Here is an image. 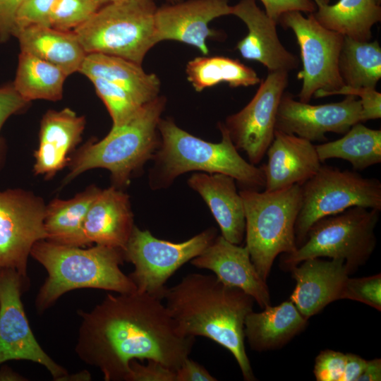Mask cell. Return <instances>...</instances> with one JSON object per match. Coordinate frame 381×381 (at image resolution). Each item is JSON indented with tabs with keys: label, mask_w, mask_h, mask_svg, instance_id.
<instances>
[{
	"label": "cell",
	"mask_w": 381,
	"mask_h": 381,
	"mask_svg": "<svg viewBox=\"0 0 381 381\" xmlns=\"http://www.w3.org/2000/svg\"><path fill=\"white\" fill-rule=\"evenodd\" d=\"M25 0H0V42L14 35L16 13Z\"/></svg>",
	"instance_id": "42"
},
{
	"label": "cell",
	"mask_w": 381,
	"mask_h": 381,
	"mask_svg": "<svg viewBox=\"0 0 381 381\" xmlns=\"http://www.w3.org/2000/svg\"><path fill=\"white\" fill-rule=\"evenodd\" d=\"M56 0H25L19 8L15 20L16 33L31 25L51 27V14Z\"/></svg>",
	"instance_id": "36"
},
{
	"label": "cell",
	"mask_w": 381,
	"mask_h": 381,
	"mask_svg": "<svg viewBox=\"0 0 381 381\" xmlns=\"http://www.w3.org/2000/svg\"><path fill=\"white\" fill-rule=\"evenodd\" d=\"M263 311H251L244 322V334L250 347L257 351L282 347L303 331L308 320L289 299Z\"/></svg>",
	"instance_id": "24"
},
{
	"label": "cell",
	"mask_w": 381,
	"mask_h": 381,
	"mask_svg": "<svg viewBox=\"0 0 381 381\" xmlns=\"http://www.w3.org/2000/svg\"><path fill=\"white\" fill-rule=\"evenodd\" d=\"M68 75L58 66L30 54L20 52L13 85L28 102L61 99Z\"/></svg>",
	"instance_id": "30"
},
{
	"label": "cell",
	"mask_w": 381,
	"mask_h": 381,
	"mask_svg": "<svg viewBox=\"0 0 381 381\" xmlns=\"http://www.w3.org/2000/svg\"><path fill=\"white\" fill-rule=\"evenodd\" d=\"M153 0H125L101 6L73 30L87 54L102 53L142 64L157 44Z\"/></svg>",
	"instance_id": "7"
},
{
	"label": "cell",
	"mask_w": 381,
	"mask_h": 381,
	"mask_svg": "<svg viewBox=\"0 0 381 381\" xmlns=\"http://www.w3.org/2000/svg\"><path fill=\"white\" fill-rule=\"evenodd\" d=\"M231 15L240 18L248 29L236 47L243 59L260 63L269 72L289 73L298 68V56L282 45L277 24L258 6L255 0H240L232 6Z\"/></svg>",
	"instance_id": "17"
},
{
	"label": "cell",
	"mask_w": 381,
	"mask_h": 381,
	"mask_svg": "<svg viewBox=\"0 0 381 381\" xmlns=\"http://www.w3.org/2000/svg\"><path fill=\"white\" fill-rule=\"evenodd\" d=\"M78 315L75 353L106 381L126 380L133 360H155L176 371L195 342L180 332L162 300L146 293L107 294Z\"/></svg>",
	"instance_id": "1"
},
{
	"label": "cell",
	"mask_w": 381,
	"mask_h": 381,
	"mask_svg": "<svg viewBox=\"0 0 381 381\" xmlns=\"http://www.w3.org/2000/svg\"><path fill=\"white\" fill-rule=\"evenodd\" d=\"M288 83V72H269L251 100L222 122L236 148L253 165L261 162L273 140L277 110Z\"/></svg>",
	"instance_id": "13"
},
{
	"label": "cell",
	"mask_w": 381,
	"mask_h": 381,
	"mask_svg": "<svg viewBox=\"0 0 381 381\" xmlns=\"http://www.w3.org/2000/svg\"><path fill=\"white\" fill-rule=\"evenodd\" d=\"M166 102V98L159 95L127 122L111 127L102 140L82 146L70 159L64 183L86 171L101 168L110 172L113 186L118 188L127 186L133 174L152 159L159 146L158 124Z\"/></svg>",
	"instance_id": "5"
},
{
	"label": "cell",
	"mask_w": 381,
	"mask_h": 381,
	"mask_svg": "<svg viewBox=\"0 0 381 381\" xmlns=\"http://www.w3.org/2000/svg\"><path fill=\"white\" fill-rule=\"evenodd\" d=\"M202 365L186 358L176 370L175 381H217Z\"/></svg>",
	"instance_id": "43"
},
{
	"label": "cell",
	"mask_w": 381,
	"mask_h": 381,
	"mask_svg": "<svg viewBox=\"0 0 381 381\" xmlns=\"http://www.w3.org/2000/svg\"><path fill=\"white\" fill-rule=\"evenodd\" d=\"M325 28L358 41H370L372 28L381 20V7L374 0H339L313 13Z\"/></svg>",
	"instance_id": "28"
},
{
	"label": "cell",
	"mask_w": 381,
	"mask_h": 381,
	"mask_svg": "<svg viewBox=\"0 0 381 381\" xmlns=\"http://www.w3.org/2000/svg\"><path fill=\"white\" fill-rule=\"evenodd\" d=\"M129 196L112 186L101 190L90 206L84 223L88 244L123 250L134 227Z\"/></svg>",
	"instance_id": "22"
},
{
	"label": "cell",
	"mask_w": 381,
	"mask_h": 381,
	"mask_svg": "<svg viewBox=\"0 0 381 381\" xmlns=\"http://www.w3.org/2000/svg\"><path fill=\"white\" fill-rule=\"evenodd\" d=\"M346 354L334 350L321 351L315 358L313 373L317 381H341Z\"/></svg>",
	"instance_id": "37"
},
{
	"label": "cell",
	"mask_w": 381,
	"mask_h": 381,
	"mask_svg": "<svg viewBox=\"0 0 381 381\" xmlns=\"http://www.w3.org/2000/svg\"><path fill=\"white\" fill-rule=\"evenodd\" d=\"M29 102L23 98L13 84L0 87V131L6 121L12 115L23 109ZM0 138V146H1Z\"/></svg>",
	"instance_id": "41"
},
{
	"label": "cell",
	"mask_w": 381,
	"mask_h": 381,
	"mask_svg": "<svg viewBox=\"0 0 381 381\" xmlns=\"http://www.w3.org/2000/svg\"><path fill=\"white\" fill-rule=\"evenodd\" d=\"M190 263L207 269L224 284L241 289L250 295L261 308L270 305L266 282L257 272L248 250L226 240L222 235L213 241Z\"/></svg>",
	"instance_id": "18"
},
{
	"label": "cell",
	"mask_w": 381,
	"mask_h": 381,
	"mask_svg": "<svg viewBox=\"0 0 381 381\" xmlns=\"http://www.w3.org/2000/svg\"><path fill=\"white\" fill-rule=\"evenodd\" d=\"M219 143H210L179 127L171 118L160 119V144L152 160L149 183L153 190L169 187L180 175L191 171L223 174L233 177L243 189L265 188L262 167L245 160L233 144L222 122Z\"/></svg>",
	"instance_id": "3"
},
{
	"label": "cell",
	"mask_w": 381,
	"mask_h": 381,
	"mask_svg": "<svg viewBox=\"0 0 381 381\" xmlns=\"http://www.w3.org/2000/svg\"><path fill=\"white\" fill-rule=\"evenodd\" d=\"M361 103L355 95L341 102L313 105L296 100L284 92L277 110L275 130L293 134L310 142H327V133L345 134L361 123Z\"/></svg>",
	"instance_id": "15"
},
{
	"label": "cell",
	"mask_w": 381,
	"mask_h": 381,
	"mask_svg": "<svg viewBox=\"0 0 381 381\" xmlns=\"http://www.w3.org/2000/svg\"><path fill=\"white\" fill-rule=\"evenodd\" d=\"M367 361L358 355L346 353V361L341 381H357Z\"/></svg>",
	"instance_id": "44"
},
{
	"label": "cell",
	"mask_w": 381,
	"mask_h": 381,
	"mask_svg": "<svg viewBox=\"0 0 381 381\" xmlns=\"http://www.w3.org/2000/svg\"><path fill=\"white\" fill-rule=\"evenodd\" d=\"M289 270L296 281L289 299L307 320L330 303L341 299L350 274L344 261L341 259H307Z\"/></svg>",
	"instance_id": "19"
},
{
	"label": "cell",
	"mask_w": 381,
	"mask_h": 381,
	"mask_svg": "<svg viewBox=\"0 0 381 381\" xmlns=\"http://www.w3.org/2000/svg\"><path fill=\"white\" fill-rule=\"evenodd\" d=\"M380 212L352 207L318 220L301 246L294 252L282 255V267L289 270L307 259L327 257L344 260L351 274L363 265L374 251L375 229Z\"/></svg>",
	"instance_id": "8"
},
{
	"label": "cell",
	"mask_w": 381,
	"mask_h": 381,
	"mask_svg": "<svg viewBox=\"0 0 381 381\" xmlns=\"http://www.w3.org/2000/svg\"><path fill=\"white\" fill-rule=\"evenodd\" d=\"M28 279L12 269L0 270V365L25 360L45 367L54 380L68 371L43 350L35 337L21 300Z\"/></svg>",
	"instance_id": "14"
},
{
	"label": "cell",
	"mask_w": 381,
	"mask_h": 381,
	"mask_svg": "<svg viewBox=\"0 0 381 381\" xmlns=\"http://www.w3.org/2000/svg\"><path fill=\"white\" fill-rule=\"evenodd\" d=\"M278 24L292 30L300 48L302 69L297 78L303 83L298 100L309 103L313 97L334 95L344 86L338 67L344 35L322 26L313 13L305 17L299 11L286 12Z\"/></svg>",
	"instance_id": "10"
},
{
	"label": "cell",
	"mask_w": 381,
	"mask_h": 381,
	"mask_svg": "<svg viewBox=\"0 0 381 381\" xmlns=\"http://www.w3.org/2000/svg\"><path fill=\"white\" fill-rule=\"evenodd\" d=\"M341 299H350L365 303L381 310V274L361 278L348 277Z\"/></svg>",
	"instance_id": "35"
},
{
	"label": "cell",
	"mask_w": 381,
	"mask_h": 381,
	"mask_svg": "<svg viewBox=\"0 0 381 381\" xmlns=\"http://www.w3.org/2000/svg\"><path fill=\"white\" fill-rule=\"evenodd\" d=\"M266 154L267 162L262 167L267 191L301 185L322 166L312 142L277 130Z\"/></svg>",
	"instance_id": "20"
},
{
	"label": "cell",
	"mask_w": 381,
	"mask_h": 381,
	"mask_svg": "<svg viewBox=\"0 0 381 381\" xmlns=\"http://www.w3.org/2000/svg\"><path fill=\"white\" fill-rule=\"evenodd\" d=\"M187 79L197 92L222 83L231 87H248L260 83L256 72L237 59L226 56H198L186 67Z\"/></svg>",
	"instance_id": "31"
},
{
	"label": "cell",
	"mask_w": 381,
	"mask_h": 381,
	"mask_svg": "<svg viewBox=\"0 0 381 381\" xmlns=\"http://www.w3.org/2000/svg\"><path fill=\"white\" fill-rule=\"evenodd\" d=\"M235 181L226 174L204 172L192 174L188 185L206 202L222 236L228 241L240 245L245 236L246 219L243 200Z\"/></svg>",
	"instance_id": "23"
},
{
	"label": "cell",
	"mask_w": 381,
	"mask_h": 381,
	"mask_svg": "<svg viewBox=\"0 0 381 381\" xmlns=\"http://www.w3.org/2000/svg\"><path fill=\"white\" fill-rule=\"evenodd\" d=\"M381 380V360L375 358L367 361L365 368L357 381Z\"/></svg>",
	"instance_id": "45"
},
{
	"label": "cell",
	"mask_w": 381,
	"mask_h": 381,
	"mask_svg": "<svg viewBox=\"0 0 381 381\" xmlns=\"http://www.w3.org/2000/svg\"><path fill=\"white\" fill-rule=\"evenodd\" d=\"M217 233L211 227L185 241L174 243L159 239L148 230L134 226L123 253L124 260L134 266L128 276L137 291L162 301L167 281L183 264L202 253Z\"/></svg>",
	"instance_id": "11"
},
{
	"label": "cell",
	"mask_w": 381,
	"mask_h": 381,
	"mask_svg": "<svg viewBox=\"0 0 381 381\" xmlns=\"http://www.w3.org/2000/svg\"><path fill=\"white\" fill-rule=\"evenodd\" d=\"M99 8L97 0H56L51 14V27L64 31L74 30Z\"/></svg>",
	"instance_id": "34"
},
{
	"label": "cell",
	"mask_w": 381,
	"mask_h": 381,
	"mask_svg": "<svg viewBox=\"0 0 381 381\" xmlns=\"http://www.w3.org/2000/svg\"><path fill=\"white\" fill-rule=\"evenodd\" d=\"M89 79L109 113L112 127L127 122L144 105L128 91L113 83L97 77Z\"/></svg>",
	"instance_id": "33"
},
{
	"label": "cell",
	"mask_w": 381,
	"mask_h": 381,
	"mask_svg": "<svg viewBox=\"0 0 381 381\" xmlns=\"http://www.w3.org/2000/svg\"><path fill=\"white\" fill-rule=\"evenodd\" d=\"M163 299L183 335L202 336L222 346L235 358L243 379L255 380L244 344V322L254 303L250 295L214 275L192 273L167 289Z\"/></svg>",
	"instance_id": "2"
},
{
	"label": "cell",
	"mask_w": 381,
	"mask_h": 381,
	"mask_svg": "<svg viewBox=\"0 0 381 381\" xmlns=\"http://www.w3.org/2000/svg\"><path fill=\"white\" fill-rule=\"evenodd\" d=\"M45 208L43 200L30 191H0V270L12 269L28 278L31 249L47 238Z\"/></svg>",
	"instance_id": "12"
},
{
	"label": "cell",
	"mask_w": 381,
	"mask_h": 381,
	"mask_svg": "<svg viewBox=\"0 0 381 381\" xmlns=\"http://www.w3.org/2000/svg\"><path fill=\"white\" fill-rule=\"evenodd\" d=\"M0 380H25V379L9 368H1Z\"/></svg>",
	"instance_id": "46"
},
{
	"label": "cell",
	"mask_w": 381,
	"mask_h": 381,
	"mask_svg": "<svg viewBox=\"0 0 381 381\" xmlns=\"http://www.w3.org/2000/svg\"><path fill=\"white\" fill-rule=\"evenodd\" d=\"M125 1V0H97L98 4H99L100 7L102 6L103 5L107 4L113 3V2H118V1ZM153 1H155V0H153ZM165 1H167L169 4H174V3L181 1L182 0H165Z\"/></svg>",
	"instance_id": "48"
},
{
	"label": "cell",
	"mask_w": 381,
	"mask_h": 381,
	"mask_svg": "<svg viewBox=\"0 0 381 381\" xmlns=\"http://www.w3.org/2000/svg\"><path fill=\"white\" fill-rule=\"evenodd\" d=\"M100 188L92 185L68 200L54 199L45 208L44 220L47 238L54 243L88 246L84 223L88 210Z\"/></svg>",
	"instance_id": "27"
},
{
	"label": "cell",
	"mask_w": 381,
	"mask_h": 381,
	"mask_svg": "<svg viewBox=\"0 0 381 381\" xmlns=\"http://www.w3.org/2000/svg\"><path fill=\"white\" fill-rule=\"evenodd\" d=\"M78 72L88 78L97 77L113 83L144 104L159 96L161 83L158 76L146 73L140 64L121 57L87 54Z\"/></svg>",
	"instance_id": "26"
},
{
	"label": "cell",
	"mask_w": 381,
	"mask_h": 381,
	"mask_svg": "<svg viewBox=\"0 0 381 381\" xmlns=\"http://www.w3.org/2000/svg\"><path fill=\"white\" fill-rule=\"evenodd\" d=\"M317 8L329 4V0H313Z\"/></svg>",
	"instance_id": "49"
},
{
	"label": "cell",
	"mask_w": 381,
	"mask_h": 381,
	"mask_svg": "<svg viewBox=\"0 0 381 381\" xmlns=\"http://www.w3.org/2000/svg\"><path fill=\"white\" fill-rule=\"evenodd\" d=\"M90 375L87 371H83L76 374L70 375L68 373L62 377L59 380H89Z\"/></svg>",
	"instance_id": "47"
},
{
	"label": "cell",
	"mask_w": 381,
	"mask_h": 381,
	"mask_svg": "<svg viewBox=\"0 0 381 381\" xmlns=\"http://www.w3.org/2000/svg\"><path fill=\"white\" fill-rule=\"evenodd\" d=\"M246 219V247L264 281L276 257L296 248L295 224L301 205V186L260 191L242 189Z\"/></svg>",
	"instance_id": "6"
},
{
	"label": "cell",
	"mask_w": 381,
	"mask_h": 381,
	"mask_svg": "<svg viewBox=\"0 0 381 381\" xmlns=\"http://www.w3.org/2000/svg\"><path fill=\"white\" fill-rule=\"evenodd\" d=\"M143 365L133 360L126 381H175L176 371L155 360H147Z\"/></svg>",
	"instance_id": "38"
},
{
	"label": "cell",
	"mask_w": 381,
	"mask_h": 381,
	"mask_svg": "<svg viewBox=\"0 0 381 381\" xmlns=\"http://www.w3.org/2000/svg\"><path fill=\"white\" fill-rule=\"evenodd\" d=\"M15 37L20 52L58 66L68 76L79 71L87 54L73 31L31 25L19 30Z\"/></svg>",
	"instance_id": "25"
},
{
	"label": "cell",
	"mask_w": 381,
	"mask_h": 381,
	"mask_svg": "<svg viewBox=\"0 0 381 381\" xmlns=\"http://www.w3.org/2000/svg\"><path fill=\"white\" fill-rule=\"evenodd\" d=\"M338 67L345 86L376 88L381 78L379 42L377 40L358 41L344 36Z\"/></svg>",
	"instance_id": "32"
},
{
	"label": "cell",
	"mask_w": 381,
	"mask_h": 381,
	"mask_svg": "<svg viewBox=\"0 0 381 381\" xmlns=\"http://www.w3.org/2000/svg\"><path fill=\"white\" fill-rule=\"evenodd\" d=\"M335 95H355L361 103V123L381 117V93L375 88L343 86Z\"/></svg>",
	"instance_id": "39"
},
{
	"label": "cell",
	"mask_w": 381,
	"mask_h": 381,
	"mask_svg": "<svg viewBox=\"0 0 381 381\" xmlns=\"http://www.w3.org/2000/svg\"><path fill=\"white\" fill-rule=\"evenodd\" d=\"M30 256L41 264L47 277L35 300L38 312L50 308L64 294L78 289H98L131 294L136 286L120 269L123 250L97 245L83 248L41 240Z\"/></svg>",
	"instance_id": "4"
},
{
	"label": "cell",
	"mask_w": 381,
	"mask_h": 381,
	"mask_svg": "<svg viewBox=\"0 0 381 381\" xmlns=\"http://www.w3.org/2000/svg\"><path fill=\"white\" fill-rule=\"evenodd\" d=\"M301 186L300 210L295 224L297 248L318 220L352 207L381 210V182L356 171L322 165Z\"/></svg>",
	"instance_id": "9"
},
{
	"label": "cell",
	"mask_w": 381,
	"mask_h": 381,
	"mask_svg": "<svg viewBox=\"0 0 381 381\" xmlns=\"http://www.w3.org/2000/svg\"><path fill=\"white\" fill-rule=\"evenodd\" d=\"M322 163L329 159L348 161L354 170H364L381 162V130L359 122L341 138L315 145Z\"/></svg>",
	"instance_id": "29"
},
{
	"label": "cell",
	"mask_w": 381,
	"mask_h": 381,
	"mask_svg": "<svg viewBox=\"0 0 381 381\" xmlns=\"http://www.w3.org/2000/svg\"><path fill=\"white\" fill-rule=\"evenodd\" d=\"M85 126V117L69 108L48 110L40 123L34 173L49 179L67 166L71 153L81 141Z\"/></svg>",
	"instance_id": "21"
},
{
	"label": "cell",
	"mask_w": 381,
	"mask_h": 381,
	"mask_svg": "<svg viewBox=\"0 0 381 381\" xmlns=\"http://www.w3.org/2000/svg\"><path fill=\"white\" fill-rule=\"evenodd\" d=\"M229 0H186L157 8L155 15L156 40H174L209 54L207 39L217 35L209 28L214 19L231 15Z\"/></svg>",
	"instance_id": "16"
},
{
	"label": "cell",
	"mask_w": 381,
	"mask_h": 381,
	"mask_svg": "<svg viewBox=\"0 0 381 381\" xmlns=\"http://www.w3.org/2000/svg\"><path fill=\"white\" fill-rule=\"evenodd\" d=\"M266 14L277 25L281 16L289 11L308 14L314 13L317 6L313 0H260Z\"/></svg>",
	"instance_id": "40"
}]
</instances>
